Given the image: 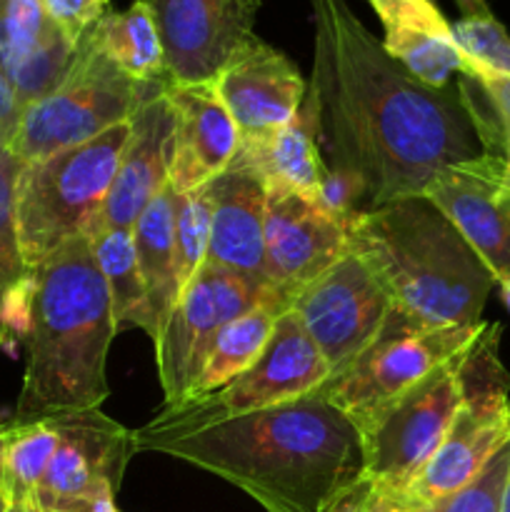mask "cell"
Instances as JSON below:
<instances>
[{
	"label": "cell",
	"mask_w": 510,
	"mask_h": 512,
	"mask_svg": "<svg viewBox=\"0 0 510 512\" xmlns=\"http://www.w3.org/2000/svg\"><path fill=\"white\" fill-rule=\"evenodd\" d=\"M313 75L303 110L328 168L363 185L368 208L423 195L480 155L458 88H433L385 53L348 0H310Z\"/></svg>",
	"instance_id": "1"
},
{
	"label": "cell",
	"mask_w": 510,
	"mask_h": 512,
	"mask_svg": "<svg viewBox=\"0 0 510 512\" xmlns=\"http://www.w3.org/2000/svg\"><path fill=\"white\" fill-rule=\"evenodd\" d=\"M135 450L213 473L268 512H348L368 488L363 435L320 393L195 428L143 425Z\"/></svg>",
	"instance_id": "2"
},
{
	"label": "cell",
	"mask_w": 510,
	"mask_h": 512,
	"mask_svg": "<svg viewBox=\"0 0 510 512\" xmlns=\"http://www.w3.org/2000/svg\"><path fill=\"white\" fill-rule=\"evenodd\" d=\"M35 275L33 333L13 425L100 410L110 395L108 353L118 330L90 240L75 235Z\"/></svg>",
	"instance_id": "3"
},
{
	"label": "cell",
	"mask_w": 510,
	"mask_h": 512,
	"mask_svg": "<svg viewBox=\"0 0 510 512\" xmlns=\"http://www.w3.org/2000/svg\"><path fill=\"white\" fill-rule=\"evenodd\" d=\"M345 233L350 253L410 325L433 330L483 323L495 278L425 195L358 210Z\"/></svg>",
	"instance_id": "4"
},
{
	"label": "cell",
	"mask_w": 510,
	"mask_h": 512,
	"mask_svg": "<svg viewBox=\"0 0 510 512\" xmlns=\"http://www.w3.org/2000/svg\"><path fill=\"white\" fill-rule=\"evenodd\" d=\"M128 138L130 120L88 143L23 163L15 183V228L25 268H38L98 218Z\"/></svg>",
	"instance_id": "5"
},
{
	"label": "cell",
	"mask_w": 510,
	"mask_h": 512,
	"mask_svg": "<svg viewBox=\"0 0 510 512\" xmlns=\"http://www.w3.org/2000/svg\"><path fill=\"white\" fill-rule=\"evenodd\" d=\"M498 323H485L463 355L465 398L443 445L403 493L430 508L470 483L510 443V375L500 363Z\"/></svg>",
	"instance_id": "6"
},
{
	"label": "cell",
	"mask_w": 510,
	"mask_h": 512,
	"mask_svg": "<svg viewBox=\"0 0 510 512\" xmlns=\"http://www.w3.org/2000/svg\"><path fill=\"white\" fill-rule=\"evenodd\" d=\"M170 83H135L88 38L80 40L68 75L45 98L23 108L10 150L20 163L50 158L128 123L140 100Z\"/></svg>",
	"instance_id": "7"
},
{
	"label": "cell",
	"mask_w": 510,
	"mask_h": 512,
	"mask_svg": "<svg viewBox=\"0 0 510 512\" xmlns=\"http://www.w3.org/2000/svg\"><path fill=\"white\" fill-rule=\"evenodd\" d=\"M485 323L465 328H415L393 310L383 333L315 393L340 410L360 435L410 388L463 353Z\"/></svg>",
	"instance_id": "8"
},
{
	"label": "cell",
	"mask_w": 510,
	"mask_h": 512,
	"mask_svg": "<svg viewBox=\"0 0 510 512\" xmlns=\"http://www.w3.org/2000/svg\"><path fill=\"white\" fill-rule=\"evenodd\" d=\"M465 350L433 370L408 393L400 395L365 430V480L370 488L380 493L403 495L425 468V463L433 458L435 450L443 445L465 398Z\"/></svg>",
	"instance_id": "9"
},
{
	"label": "cell",
	"mask_w": 510,
	"mask_h": 512,
	"mask_svg": "<svg viewBox=\"0 0 510 512\" xmlns=\"http://www.w3.org/2000/svg\"><path fill=\"white\" fill-rule=\"evenodd\" d=\"M328 378L330 365L325 363L318 345L305 333L298 315L293 310H285L275 323L263 355L243 375H238L225 388L215 390L208 398L165 405L148 425L178 430L238 418V415L305 398L315 393Z\"/></svg>",
	"instance_id": "10"
},
{
	"label": "cell",
	"mask_w": 510,
	"mask_h": 512,
	"mask_svg": "<svg viewBox=\"0 0 510 512\" xmlns=\"http://www.w3.org/2000/svg\"><path fill=\"white\" fill-rule=\"evenodd\" d=\"M273 298L280 295L260 280L208 260L185 285L160 340L153 345L165 405L180 403L190 393L205 350L225 323Z\"/></svg>",
	"instance_id": "11"
},
{
	"label": "cell",
	"mask_w": 510,
	"mask_h": 512,
	"mask_svg": "<svg viewBox=\"0 0 510 512\" xmlns=\"http://www.w3.org/2000/svg\"><path fill=\"white\" fill-rule=\"evenodd\" d=\"M290 310L335 375L375 343L393 315V303L363 260L348 250L295 295Z\"/></svg>",
	"instance_id": "12"
},
{
	"label": "cell",
	"mask_w": 510,
	"mask_h": 512,
	"mask_svg": "<svg viewBox=\"0 0 510 512\" xmlns=\"http://www.w3.org/2000/svg\"><path fill=\"white\" fill-rule=\"evenodd\" d=\"M163 45L170 85L213 83L255 38L263 0H140Z\"/></svg>",
	"instance_id": "13"
},
{
	"label": "cell",
	"mask_w": 510,
	"mask_h": 512,
	"mask_svg": "<svg viewBox=\"0 0 510 512\" xmlns=\"http://www.w3.org/2000/svg\"><path fill=\"white\" fill-rule=\"evenodd\" d=\"M58 430V448L35 490L43 512H68L100 488L118 493L135 450V430L123 428L103 410L50 420Z\"/></svg>",
	"instance_id": "14"
},
{
	"label": "cell",
	"mask_w": 510,
	"mask_h": 512,
	"mask_svg": "<svg viewBox=\"0 0 510 512\" xmlns=\"http://www.w3.org/2000/svg\"><path fill=\"white\" fill-rule=\"evenodd\" d=\"M348 253L345 225L315 198L268 190L265 205V285L293 303L295 295Z\"/></svg>",
	"instance_id": "15"
},
{
	"label": "cell",
	"mask_w": 510,
	"mask_h": 512,
	"mask_svg": "<svg viewBox=\"0 0 510 512\" xmlns=\"http://www.w3.org/2000/svg\"><path fill=\"white\" fill-rule=\"evenodd\" d=\"M240 133V145L258 143L295 120L308 83L290 58L255 35L213 80Z\"/></svg>",
	"instance_id": "16"
},
{
	"label": "cell",
	"mask_w": 510,
	"mask_h": 512,
	"mask_svg": "<svg viewBox=\"0 0 510 512\" xmlns=\"http://www.w3.org/2000/svg\"><path fill=\"white\" fill-rule=\"evenodd\" d=\"M168 85L155 88L130 115V138L110 185L108 200L83 235L98 228H133L145 208L168 188L175 113Z\"/></svg>",
	"instance_id": "17"
},
{
	"label": "cell",
	"mask_w": 510,
	"mask_h": 512,
	"mask_svg": "<svg viewBox=\"0 0 510 512\" xmlns=\"http://www.w3.org/2000/svg\"><path fill=\"white\" fill-rule=\"evenodd\" d=\"M423 195L468 240L495 283L508 278L510 193L490 175L480 155L443 170Z\"/></svg>",
	"instance_id": "18"
},
{
	"label": "cell",
	"mask_w": 510,
	"mask_h": 512,
	"mask_svg": "<svg viewBox=\"0 0 510 512\" xmlns=\"http://www.w3.org/2000/svg\"><path fill=\"white\" fill-rule=\"evenodd\" d=\"M165 93L175 113L168 183L175 193H190L230 168L240 133L213 83L168 85Z\"/></svg>",
	"instance_id": "19"
},
{
	"label": "cell",
	"mask_w": 510,
	"mask_h": 512,
	"mask_svg": "<svg viewBox=\"0 0 510 512\" xmlns=\"http://www.w3.org/2000/svg\"><path fill=\"white\" fill-rule=\"evenodd\" d=\"M210 250L208 260L265 283V183L233 160L210 183Z\"/></svg>",
	"instance_id": "20"
},
{
	"label": "cell",
	"mask_w": 510,
	"mask_h": 512,
	"mask_svg": "<svg viewBox=\"0 0 510 512\" xmlns=\"http://www.w3.org/2000/svg\"><path fill=\"white\" fill-rule=\"evenodd\" d=\"M383 23V48L425 85L445 88L463 75L465 63L453 25L435 0H368Z\"/></svg>",
	"instance_id": "21"
},
{
	"label": "cell",
	"mask_w": 510,
	"mask_h": 512,
	"mask_svg": "<svg viewBox=\"0 0 510 512\" xmlns=\"http://www.w3.org/2000/svg\"><path fill=\"white\" fill-rule=\"evenodd\" d=\"M233 160L253 170L265 183V190H293L310 198H315L325 173V160L313 123L303 108L278 133L258 143L240 145Z\"/></svg>",
	"instance_id": "22"
},
{
	"label": "cell",
	"mask_w": 510,
	"mask_h": 512,
	"mask_svg": "<svg viewBox=\"0 0 510 512\" xmlns=\"http://www.w3.org/2000/svg\"><path fill=\"white\" fill-rule=\"evenodd\" d=\"M285 310H290V305L283 298H273L225 323L215 333V338L210 340L198 378H195L193 388L180 403L208 398L215 390L225 388L238 375H243L263 355L275 323H278Z\"/></svg>",
	"instance_id": "23"
},
{
	"label": "cell",
	"mask_w": 510,
	"mask_h": 512,
	"mask_svg": "<svg viewBox=\"0 0 510 512\" xmlns=\"http://www.w3.org/2000/svg\"><path fill=\"white\" fill-rule=\"evenodd\" d=\"M173 210L175 190L168 183V188L140 213V218L130 228L133 230L135 253H138L140 275H143L145 290H148V303L155 318V328H158V340L180 298Z\"/></svg>",
	"instance_id": "24"
},
{
	"label": "cell",
	"mask_w": 510,
	"mask_h": 512,
	"mask_svg": "<svg viewBox=\"0 0 510 512\" xmlns=\"http://www.w3.org/2000/svg\"><path fill=\"white\" fill-rule=\"evenodd\" d=\"M98 268L103 273L105 285L110 293V308H113L115 330L138 328L150 340H158L153 310L148 303L143 275H140L138 253H135L133 230L128 228H98L88 233Z\"/></svg>",
	"instance_id": "25"
},
{
	"label": "cell",
	"mask_w": 510,
	"mask_h": 512,
	"mask_svg": "<svg viewBox=\"0 0 510 512\" xmlns=\"http://www.w3.org/2000/svg\"><path fill=\"white\" fill-rule=\"evenodd\" d=\"M85 38L135 83H170L158 28L140 0L120 13L110 10Z\"/></svg>",
	"instance_id": "26"
},
{
	"label": "cell",
	"mask_w": 510,
	"mask_h": 512,
	"mask_svg": "<svg viewBox=\"0 0 510 512\" xmlns=\"http://www.w3.org/2000/svg\"><path fill=\"white\" fill-rule=\"evenodd\" d=\"M455 88L473 123L485 168L510 193V80L460 75Z\"/></svg>",
	"instance_id": "27"
},
{
	"label": "cell",
	"mask_w": 510,
	"mask_h": 512,
	"mask_svg": "<svg viewBox=\"0 0 510 512\" xmlns=\"http://www.w3.org/2000/svg\"><path fill=\"white\" fill-rule=\"evenodd\" d=\"M5 455L0 490L5 503H33L35 490L58 448V430L53 423L3 425Z\"/></svg>",
	"instance_id": "28"
},
{
	"label": "cell",
	"mask_w": 510,
	"mask_h": 512,
	"mask_svg": "<svg viewBox=\"0 0 510 512\" xmlns=\"http://www.w3.org/2000/svg\"><path fill=\"white\" fill-rule=\"evenodd\" d=\"M463 55V75L478 80H510V35L493 13L468 15L453 25Z\"/></svg>",
	"instance_id": "29"
},
{
	"label": "cell",
	"mask_w": 510,
	"mask_h": 512,
	"mask_svg": "<svg viewBox=\"0 0 510 512\" xmlns=\"http://www.w3.org/2000/svg\"><path fill=\"white\" fill-rule=\"evenodd\" d=\"M210 215H213L210 183L198 190H190V193H175L173 233L180 293L195 278V273L208 263Z\"/></svg>",
	"instance_id": "30"
},
{
	"label": "cell",
	"mask_w": 510,
	"mask_h": 512,
	"mask_svg": "<svg viewBox=\"0 0 510 512\" xmlns=\"http://www.w3.org/2000/svg\"><path fill=\"white\" fill-rule=\"evenodd\" d=\"M23 163L10 150L8 140L0 138V293L10 283L28 273L18 248V228H15V183Z\"/></svg>",
	"instance_id": "31"
},
{
	"label": "cell",
	"mask_w": 510,
	"mask_h": 512,
	"mask_svg": "<svg viewBox=\"0 0 510 512\" xmlns=\"http://www.w3.org/2000/svg\"><path fill=\"white\" fill-rule=\"evenodd\" d=\"M510 473V443L490 458V463L458 493L430 505L428 512H503L505 483Z\"/></svg>",
	"instance_id": "32"
},
{
	"label": "cell",
	"mask_w": 510,
	"mask_h": 512,
	"mask_svg": "<svg viewBox=\"0 0 510 512\" xmlns=\"http://www.w3.org/2000/svg\"><path fill=\"white\" fill-rule=\"evenodd\" d=\"M35 293H38L35 270L20 275L0 293V350L10 358L18 355V345L28 343L33 333Z\"/></svg>",
	"instance_id": "33"
},
{
	"label": "cell",
	"mask_w": 510,
	"mask_h": 512,
	"mask_svg": "<svg viewBox=\"0 0 510 512\" xmlns=\"http://www.w3.org/2000/svg\"><path fill=\"white\" fill-rule=\"evenodd\" d=\"M315 203L343 225H348V220L353 218L358 210H363L360 203H365V208H368L363 185H360L353 175L340 173V170L328 168V165H325V173L318 190H315Z\"/></svg>",
	"instance_id": "34"
},
{
	"label": "cell",
	"mask_w": 510,
	"mask_h": 512,
	"mask_svg": "<svg viewBox=\"0 0 510 512\" xmlns=\"http://www.w3.org/2000/svg\"><path fill=\"white\" fill-rule=\"evenodd\" d=\"M45 13L73 45L110 13V0H45Z\"/></svg>",
	"instance_id": "35"
},
{
	"label": "cell",
	"mask_w": 510,
	"mask_h": 512,
	"mask_svg": "<svg viewBox=\"0 0 510 512\" xmlns=\"http://www.w3.org/2000/svg\"><path fill=\"white\" fill-rule=\"evenodd\" d=\"M348 512H428V508H418L410 500H405L403 495L380 493V490H373L368 485L360 493V498L350 505Z\"/></svg>",
	"instance_id": "36"
},
{
	"label": "cell",
	"mask_w": 510,
	"mask_h": 512,
	"mask_svg": "<svg viewBox=\"0 0 510 512\" xmlns=\"http://www.w3.org/2000/svg\"><path fill=\"white\" fill-rule=\"evenodd\" d=\"M20 113H23V110H20L18 98H15L13 83H10L8 73H5L3 63H0V138H13L15 128H18Z\"/></svg>",
	"instance_id": "37"
},
{
	"label": "cell",
	"mask_w": 510,
	"mask_h": 512,
	"mask_svg": "<svg viewBox=\"0 0 510 512\" xmlns=\"http://www.w3.org/2000/svg\"><path fill=\"white\" fill-rule=\"evenodd\" d=\"M68 512H120V510L115 508V490L100 488L98 493H93L90 498H85L83 503H78Z\"/></svg>",
	"instance_id": "38"
},
{
	"label": "cell",
	"mask_w": 510,
	"mask_h": 512,
	"mask_svg": "<svg viewBox=\"0 0 510 512\" xmlns=\"http://www.w3.org/2000/svg\"><path fill=\"white\" fill-rule=\"evenodd\" d=\"M455 5L460 8L463 18H468V15H488L490 13L488 0H455Z\"/></svg>",
	"instance_id": "39"
},
{
	"label": "cell",
	"mask_w": 510,
	"mask_h": 512,
	"mask_svg": "<svg viewBox=\"0 0 510 512\" xmlns=\"http://www.w3.org/2000/svg\"><path fill=\"white\" fill-rule=\"evenodd\" d=\"M5 512H43L35 503H5Z\"/></svg>",
	"instance_id": "40"
},
{
	"label": "cell",
	"mask_w": 510,
	"mask_h": 512,
	"mask_svg": "<svg viewBox=\"0 0 510 512\" xmlns=\"http://www.w3.org/2000/svg\"><path fill=\"white\" fill-rule=\"evenodd\" d=\"M500 298H503V303H505V308H508V313H510V275L505 280H500Z\"/></svg>",
	"instance_id": "41"
},
{
	"label": "cell",
	"mask_w": 510,
	"mask_h": 512,
	"mask_svg": "<svg viewBox=\"0 0 510 512\" xmlns=\"http://www.w3.org/2000/svg\"><path fill=\"white\" fill-rule=\"evenodd\" d=\"M503 512H510V473H508V483H505V495H503Z\"/></svg>",
	"instance_id": "42"
},
{
	"label": "cell",
	"mask_w": 510,
	"mask_h": 512,
	"mask_svg": "<svg viewBox=\"0 0 510 512\" xmlns=\"http://www.w3.org/2000/svg\"><path fill=\"white\" fill-rule=\"evenodd\" d=\"M3 455H5V428H0V473H3Z\"/></svg>",
	"instance_id": "43"
},
{
	"label": "cell",
	"mask_w": 510,
	"mask_h": 512,
	"mask_svg": "<svg viewBox=\"0 0 510 512\" xmlns=\"http://www.w3.org/2000/svg\"><path fill=\"white\" fill-rule=\"evenodd\" d=\"M0 512H5V495H3V490H0Z\"/></svg>",
	"instance_id": "44"
}]
</instances>
